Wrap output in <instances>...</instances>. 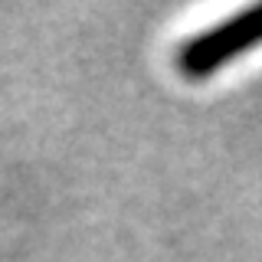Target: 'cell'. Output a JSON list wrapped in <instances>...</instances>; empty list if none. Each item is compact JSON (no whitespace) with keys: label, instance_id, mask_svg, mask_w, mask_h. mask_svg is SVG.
Listing matches in <instances>:
<instances>
[{"label":"cell","instance_id":"obj_1","mask_svg":"<svg viewBox=\"0 0 262 262\" xmlns=\"http://www.w3.org/2000/svg\"><path fill=\"white\" fill-rule=\"evenodd\" d=\"M256 43H262V4L243 10L239 16H229L216 30H207L190 39L180 49V69L193 79L210 76Z\"/></svg>","mask_w":262,"mask_h":262}]
</instances>
